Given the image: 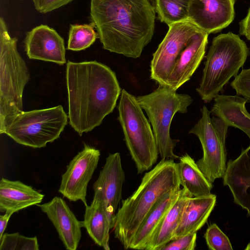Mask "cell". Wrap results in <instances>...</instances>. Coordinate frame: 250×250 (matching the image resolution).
Listing matches in <instances>:
<instances>
[{
	"mask_svg": "<svg viewBox=\"0 0 250 250\" xmlns=\"http://www.w3.org/2000/svg\"><path fill=\"white\" fill-rule=\"evenodd\" d=\"M153 0H91L90 17L105 50L136 59L154 33Z\"/></svg>",
	"mask_w": 250,
	"mask_h": 250,
	"instance_id": "cell-1",
	"label": "cell"
},
{
	"mask_svg": "<svg viewBox=\"0 0 250 250\" xmlns=\"http://www.w3.org/2000/svg\"><path fill=\"white\" fill-rule=\"evenodd\" d=\"M66 79L69 123L82 136L112 112L122 90L115 72L96 61H68Z\"/></svg>",
	"mask_w": 250,
	"mask_h": 250,
	"instance_id": "cell-2",
	"label": "cell"
},
{
	"mask_svg": "<svg viewBox=\"0 0 250 250\" xmlns=\"http://www.w3.org/2000/svg\"><path fill=\"white\" fill-rule=\"evenodd\" d=\"M180 185L177 163L173 159H162L145 174L138 188L122 200V205L116 213L114 235L125 249H129L137 229L156 202Z\"/></svg>",
	"mask_w": 250,
	"mask_h": 250,
	"instance_id": "cell-3",
	"label": "cell"
},
{
	"mask_svg": "<svg viewBox=\"0 0 250 250\" xmlns=\"http://www.w3.org/2000/svg\"><path fill=\"white\" fill-rule=\"evenodd\" d=\"M249 54L245 42L231 32L213 38L209 47L199 86L196 91L208 103L219 95L224 86L243 67Z\"/></svg>",
	"mask_w": 250,
	"mask_h": 250,
	"instance_id": "cell-4",
	"label": "cell"
},
{
	"mask_svg": "<svg viewBox=\"0 0 250 250\" xmlns=\"http://www.w3.org/2000/svg\"><path fill=\"white\" fill-rule=\"evenodd\" d=\"M17 38L10 36L7 24L0 19V128L23 111L22 94L30 74L17 50Z\"/></svg>",
	"mask_w": 250,
	"mask_h": 250,
	"instance_id": "cell-5",
	"label": "cell"
},
{
	"mask_svg": "<svg viewBox=\"0 0 250 250\" xmlns=\"http://www.w3.org/2000/svg\"><path fill=\"white\" fill-rule=\"evenodd\" d=\"M146 113L162 159L179 158L174 152L176 143L170 135V127L175 114L186 113L193 102L190 96L178 94L171 87L159 84L153 92L136 97Z\"/></svg>",
	"mask_w": 250,
	"mask_h": 250,
	"instance_id": "cell-6",
	"label": "cell"
},
{
	"mask_svg": "<svg viewBox=\"0 0 250 250\" xmlns=\"http://www.w3.org/2000/svg\"><path fill=\"white\" fill-rule=\"evenodd\" d=\"M118 109L126 146L138 173H141L151 168L157 160L159 153L153 130L136 97L124 89Z\"/></svg>",
	"mask_w": 250,
	"mask_h": 250,
	"instance_id": "cell-7",
	"label": "cell"
},
{
	"mask_svg": "<svg viewBox=\"0 0 250 250\" xmlns=\"http://www.w3.org/2000/svg\"><path fill=\"white\" fill-rule=\"evenodd\" d=\"M68 116L61 105L29 111H22L0 128L17 143L33 148L45 147L59 138Z\"/></svg>",
	"mask_w": 250,
	"mask_h": 250,
	"instance_id": "cell-8",
	"label": "cell"
},
{
	"mask_svg": "<svg viewBox=\"0 0 250 250\" xmlns=\"http://www.w3.org/2000/svg\"><path fill=\"white\" fill-rule=\"evenodd\" d=\"M201 118L189 131L199 139L203 155L196 164L207 179L213 183L222 178L227 166L226 138L228 127L218 118H210V111L204 105Z\"/></svg>",
	"mask_w": 250,
	"mask_h": 250,
	"instance_id": "cell-9",
	"label": "cell"
},
{
	"mask_svg": "<svg viewBox=\"0 0 250 250\" xmlns=\"http://www.w3.org/2000/svg\"><path fill=\"white\" fill-rule=\"evenodd\" d=\"M153 54L150 78L159 84L168 86V79L181 51L199 28L189 20L172 24Z\"/></svg>",
	"mask_w": 250,
	"mask_h": 250,
	"instance_id": "cell-10",
	"label": "cell"
},
{
	"mask_svg": "<svg viewBox=\"0 0 250 250\" xmlns=\"http://www.w3.org/2000/svg\"><path fill=\"white\" fill-rule=\"evenodd\" d=\"M100 157L99 149L84 144V147L69 162L62 176L59 192L70 201L81 200L87 205V185Z\"/></svg>",
	"mask_w": 250,
	"mask_h": 250,
	"instance_id": "cell-11",
	"label": "cell"
},
{
	"mask_svg": "<svg viewBox=\"0 0 250 250\" xmlns=\"http://www.w3.org/2000/svg\"><path fill=\"white\" fill-rule=\"evenodd\" d=\"M125 179L120 153L110 154L93 185V189L94 195L100 197L104 202L112 229L114 228L116 211L122 199V186Z\"/></svg>",
	"mask_w": 250,
	"mask_h": 250,
	"instance_id": "cell-12",
	"label": "cell"
},
{
	"mask_svg": "<svg viewBox=\"0 0 250 250\" xmlns=\"http://www.w3.org/2000/svg\"><path fill=\"white\" fill-rule=\"evenodd\" d=\"M235 0H190L188 18L208 35L227 27L234 18Z\"/></svg>",
	"mask_w": 250,
	"mask_h": 250,
	"instance_id": "cell-13",
	"label": "cell"
},
{
	"mask_svg": "<svg viewBox=\"0 0 250 250\" xmlns=\"http://www.w3.org/2000/svg\"><path fill=\"white\" fill-rule=\"evenodd\" d=\"M24 49L30 59L55 62H66L63 39L53 28L41 24L26 33Z\"/></svg>",
	"mask_w": 250,
	"mask_h": 250,
	"instance_id": "cell-14",
	"label": "cell"
},
{
	"mask_svg": "<svg viewBox=\"0 0 250 250\" xmlns=\"http://www.w3.org/2000/svg\"><path fill=\"white\" fill-rule=\"evenodd\" d=\"M37 205L53 224L65 249L76 250L82 237L83 224L65 201L60 197L55 196L47 203Z\"/></svg>",
	"mask_w": 250,
	"mask_h": 250,
	"instance_id": "cell-15",
	"label": "cell"
},
{
	"mask_svg": "<svg viewBox=\"0 0 250 250\" xmlns=\"http://www.w3.org/2000/svg\"><path fill=\"white\" fill-rule=\"evenodd\" d=\"M208 34L198 28L179 55L168 79L175 90L190 80L205 57Z\"/></svg>",
	"mask_w": 250,
	"mask_h": 250,
	"instance_id": "cell-16",
	"label": "cell"
},
{
	"mask_svg": "<svg viewBox=\"0 0 250 250\" xmlns=\"http://www.w3.org/2000/svg\"><path fill=\"white\" fill-rule=\"evenodd\" d=\"M222 178L234 202L246 209L250 218V145L243 149L237 158L228 161Z\"/></svg>",
	"mask_w": 250,
	"mask_h": 250,
	"instance_id": "cell-17",
	"label": "cell"
},
{
	"mask_svg": "<svg viewBox=\"0 0 250 250\" xmlns=\"http://www.w3.org/2000/svg\"><path fill=\"white\" fill-rule=\"evenodd\" d=\"M210 113L220 119L229 128H237L243 131L250 141V114L245 105L247 99L239 95H218L214 98Z\"/></svg>",
	"mask_w": 250,
	"mask_h": 250,
	"instance_id": "cell-18",
	"label": "cell"
},
{
	"mask_svg": "<svg viewBox=\"0 0 250 250\" xmlns=\"http://www.w3.org/2000/svg\"><path fill=\"white\" fill-rule=\"evenodd\" d=\"M44 195L20 181L1 178L0 181V211L13 214L41 203Z\"/></svg>",
	"mask_w": 250,
	"mask_h": 250,
	"instance_id": "cell-19",
	"label": "cell"
},
{
	"mask_svg": "<svg viewBox=\"0 0 250 250\" xmlns=\"http://www.w3.org/2000/svg\"><path fill=\"white\" fill-rule=\"evenodd\" d=\"M216 201V196L212 193L190 198L171 240L189 233L197 232L207 222L215 207Z\"/></svg>",
	"mask_w": 250,
	"mask_h": 250,
	"instance_id": "cell-20",
	"label": "cell"
},
{
	"mask_svg": "<svg viewBox=\"0 0 250 250\" xmlns=\"http://www.w3.org/2000/svg\"><path fill=\"white\" fill-rule=\"evenodd\" d=\"M180 190L177 188L168 191L156 202L137 229L129 249L145 250L150 237L176 200Z\"/></svg>",
	"mask_w": 250,
	"mask_h": 250,
	"instance_id": "cell-21",
	"label": "cell"
},
{
	"mask_svg": "<svg viewBox=\"0 0 250 250\" xmlns=\"http://www.w3.org/2000/svg\"><path fill=\"white\" fill-rule=\"evenodd\" d=\"M192 195L185 188L178 196L148 241L145 250H160L172 240L182 219L185 206Z\"/></svg>",
	"mask_w": 250,
	"mask_h": 250,
	"instance_id": "cell-22",
	"label": "cell"
},
{
	"mask_svg": "<svg viewBox=\"0 0 250 250\" xmlns=\"http://www.w3.org/2000/svg\"><path fill=\"white\" fill-rule=\"evenodd\" d=\"M89 235L94 242L105 250H109L110 219L103 200L94 195L90 206H85L82 222Z\"/></svg>",
	"mask_w": 250,
	"mask_h": 250,
	"instance_id": "cell-23",
	"label": "cell"
},
{
	"mask_svg": "<svg viewBox=\"0 0 250 250\" xmlns=\"http://www.w3.org/2000/svg\"><path fill=\"white\" fill-rule=\"evenodd\" d=\"M179 158L177 168L180 185L192 197L211 194L212 183L207 179L194 159L188 154H185Z\"/></svg>",
	"mask_w": 250,
	"mask_h": 250,
	"instance_id": "cell-24",
	"label": "cell"
},
{
	"mask_svg": "<svg viewBox=\"0 0 250 250\" xmlns=\"http://www.w3.org/2000/svg\"><path fill=\"white\" fill-rule=\"evenodd\" d=\"M190 2V0H155L158 18L168 26L187 20Z\"/></svg>",
	"mask_w": 250,
	"mask_h": 250,
	"instance_id": "cell-25",
	"label": "cell"
},
{
	"mask_svg": "<svg viewBox=\"0 0 250 250\" xmlns=\"http://www.w3.org/2000/svg\"><path fill=\"white\" fill-rule=\"evenodd\" d=\"M93 22L88 24H70L67 49L81 51L89 47L98 38Z\"/></svg>",
	"mask_w": 250,
	"mask_h": 250,
	"instance_id": "cell-26",
	"label": "cell"
},
{
	"mask_svg": "<svg viewBox=\"0 0 250 250\" xmlns=\"http://www.w3.org/2000/svg\"><path fill=\"white\" fill-rule=\"evenodd\" d=\"M36 237H27L18 232L4 233L0 238V250H39Z\"/></svg>",
	"mask_w": 250,
	"mask_h": 250,
	"instance_id": "cell-27",
	"label": "cell"
},
{
	"mask_svg": "<svg viewBox=\"0 0 250 250\" xmlns=\"http://www.w3.org/2000/svg\"><path fill=\"white\" fill-rule=\"evenodd\" d=\"M207 245L211 250H232L228 236L215 223L208 226L204 235Z\"/></svg>",
	"mask_w": 250,
	"mask_h": 250,
	"instance_id": "cell-28",
	"label": "cell"
},
{
	"mask_svg": "<svg viewBox=\"0 0 250 250\" xmlns=\"http://www.w3.org/2000/svg\"><path fill=\"white\" fill-rule=\"evenodd\" d=\"M236 94L242 96L250 102V68L243 69L230 83Z\"/></svg>",
	"mask_w": 250,
	"mask_h": 250,
	"instance_id": "cell-29",
	"label": "cell"
},
{
	"mask_svg": "<svg viewBox=\"0 0 250 250\" xmlns=\"http://www.w3.org/2000/svg\"><path fill=\"white\" fill-rule=\"evenodd\" d=\"M197 232L189 233L171 240L160 250H194L196 246Z\"/></svg>",
	"mask_w": 250,
	"mask_h": 250,
	"instance_id": "cell-30",
	"label": "cell"
},
{
	"mask_svg": "<svg viewBox=\"0 0 250 250\" xmlns=\"http://www.w3.org/2000/svg\"><path fill=\"white\" fill-rule=\"evenodd\" d=\"M73 0H32L36 10L45 14L67 5Z\"/></svg>",
	"mask_w": 250,
	"mask_h": 250,
	"instance_id": "cell-31",
	"label": "cell"
},
{
	"mask_svg": "<svg viewBox=\"0 0 250 250\" xmlns=\"http://www.w3.org/2000/svg\"><path fill=\"white\" fill-rule=\"evenodd\" d=\"M240 33L250 41V8L246 18L240 23Z\"/></svg>",
	"mask_w": 250,
	"mask_h": 250,
	"instance_id": "cell-32",
	"label": "cell"
},
{
	"mask_svg": "<svg viewBox=\"0 0 250 250\" xmlns=\"http://www.w3.org/2000/svg\"><path fill=\"white\" fill-rule=\"evenodd\" d=\"M12 214L5 212L4 215H0V238L4 234L8 222Z\"/></svg>",
	"mask_w": 250,
	"mask_h": 250,
	"instance_id": "cell-33",
	"label": "cell"
},
{
	"mask_svg": "<svg viewBox=\"0 0 250 250\" xmlns=\"http://www.w3.org/2000/svg\"><path fill=\"white\" fill-rule=\"evenodd\" d=\"M245 250H250V243H249L245 249Z\"/></svg>",
	"mask_w": 250,
	"mask_h": 250,
	"instance_id": "cell-34",
	"label": "cell"
}]
</instances>
